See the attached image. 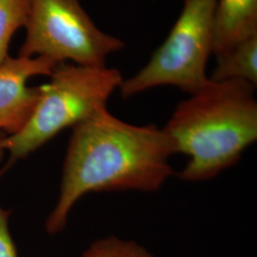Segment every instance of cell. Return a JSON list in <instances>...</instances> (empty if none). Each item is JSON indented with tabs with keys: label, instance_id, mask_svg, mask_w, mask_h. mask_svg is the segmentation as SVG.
I'll list each match as a JSON object with an SVG mask.
<instances>
[{
	"label": "cell",
	"instance_id": "6da1fadb",
	"mask_svg": "<svg viewBox=\"0 0 257 257\" xmlns=\"http://www.w3.org/2000/svg\"><path fill=\"white\" fill-rule=\"evenodd\" d=\"M174 155L163 128L131 124L108 108L96 111L73 128L47 232L64 230L74 205L88 193L159 191L174 175Z\"/></svg>",
	"mask_w": 257,
	"mask_h": 257
},
{
	"label": "cell",
	"instance_id": "7a4b0ae2",
	"mask_svg": "<svg viewBox=\"0 0 257 257\" xmlns=\"http://www.w3.org/2000/svg\"><path fill=\"white\" fill-rule=\"evenodd\" d=\"M256 87L244 81H209L178 103L163 127L176 154L189 160L178 177L213 179L238 163L257 140Z\"/></svg>",
	"mask_w": 257,
	"mask_h": 257
},
{
	"label": "cell",
	"instance_id": "3957f363",
	"mask_svg": "<svg viewBox=\"0 0 257 257\" xmlns=\"http://www.w3.org/2000/svg\"><path fill=\"white\" fill-rule=\"evenodd\" d=\"M123 79L117 69L107 66L58 65L50 81L39 86V100L25 127L3 139L2 146L10 154L6 168L36 152L65 128H73L107 108Z\"/></svg>",
	"mask_w": 257,
	"mask_h": 257
},
{
	"label": "cell",
	"instance_id": "277c9868",
	"mask_svg": "<svg viewBox=\"0 0 257 257\" xmlns=\"http://www.w3.org/2000/svg\"><path fill=\"white\" fill-rule=\"evenodd\" d=\"M216 0H182V10L162 45L133 76L123 79V99L161 86L191 94L209 81L207 64L212 55Z\"/></svg>",
	"mask_w": 257,
	"mask_h": 257
},
{
	"label": "cell",
	"instance_id": "5b68a950",
	"mask_svg": "<svg viewBox=\"0 0 257 257\" xmlns=\"http://www.w3.org/2000/svg\"><path fill=\"white\" fill-rule=\"evenodd\" d=\"M26 38L19 56H43L61 64L106 66L125 43L93 23L79 0H29Z\"/></svg>",
	"mask_w": 257,
	"mask_h": 257
},
{
	"label": "cell",
	"instance_id": "8992f818",
	"mask_svg": "<svg viewBox=\"0 0 257 257\" xmlns=\"http://www.w3.org/2000/svg\"><path fill=\"white\" fill-rule=\"evenodd\" d=\"M58 65L43 56H9L0 64V132L13 136L25 127L40 97V88L28 87V80L50 76Z\"/></svg>",
	"mask_w": 257,
	"mask_h": 257
},
{
	"label": "cell",
	"instance_id": "52a82bcc",
	"mask_svg": "<svg viewBox=\"0 0 257 257\" xmlns=\"http://www.w3.org/2000/svg\"><path fill=\"white\" fill-rule=\"evenodd\" d=\"M257 36V0H216L212 55Z\"/></svg>",
	"mask_w": 257,
	"mask_h": 257
},
{
	"label": "cell",
	"instance_id": "ba28073f",
	"mask_svg": "<svg viewBox=\"0 0 257 257\" xmlns=\"http://www.w3.org/2000/svg\"><path fill=\"white\" fill-rule=\"evenodd\" d=\"M209 78L212 81H244L257 86V36L216 57Z\"/></svg>",
	"mask_w": 257,
	"mask_h": 257
},
{
	"label": "cell",
	"instance_id": "9c48e42d",
	"mask_svg": "<svg viewBox=\"0 0 257 257\" xmlns=\"http://www.w3.org/2000/svg\"><path fill=\"white\" fill-rule=\"evenodd\" d=\"M29 0H0V64L9 57L11 39L25 26Z\"/></svg>",
	"mask_w": 257,
	"mask_h": 257
},
{
	"label": "cell",
	"instance_id": "30bf717a",
	"mask_svg": "<svg viewBox=\"0 0 257 257\" xmlns=\"http://www.w3.org/2000/svg\"><path fill=\"white\" fill-rule=\"evenodd\" d=\"M81 257H156L147 248L130 239L109 235L95 240Z\"/></svg>",
	"mask_w": 257,
	"mask_h": 257
},
{
	"label": "cell",
	"instance_id": "8fae6325",
	"mask_svg": "<svg viewBox=\"0 0 257 257\" xmlns=\"http://www.w3.org/2000/svg\"><path fill=\"white\" fill-rule=\"evenodd\" d=\"M10 211L0 206V257H18L9 228Z\"/></svg>",
	"mask_w": 257,
	"mask_h": 257
},
{
	"label": "cell",
	"instance_id": "7c38bea8",
	"mask_svg": "<svg viewBox=\"0 0 257 257\" xmlns=\"http://www.w3.org/2000/svg\"><path fill=\"white\" fill-rule=\"evenodd\" d=\"M6 137H7V136H6L4 133L0 132V162H1V160L3 159V157H4V154L6 153V152H5V150H4V148L2 146L3 139L6 138Z\"/></svg>",
	"mask_w": 257,
	"mask_h": 257
}]
</instances>
